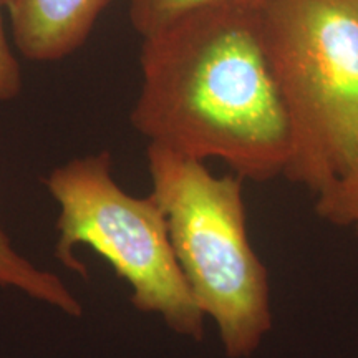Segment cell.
Masks as SVG:
<instances>
[{
  "label": "cell",
  "mask_w": 358,
  "mask_h": 358,
  "mask_svg": "<svg viewBox=\"0 0 358 358\" xmlns=\"http://www.w3.org/2000/svg\"><path fill=\"white\" fill-rule=\"evenodd\" d=\"M111 0H3L13 43L32 62H57L87 42Z\"/></svg>",
  "instance_id": "5"
},
{
  "label": "cell",
  "mask_w": 358,
  "mask_h": 358,
  "mask_svg": "<svg viewBox=\"0 0 358 358\" xmlns=\"http://www.w3.org/2000/svg\"><path fill=\"white\" fill-rule=\"evenodd\" d=\"M151 198L192 299L217 327L229 358H248L272 329L271 282L245 221L243 181L204 161L148 145Z\"/></svg>",
  "instance_id": "2"
},
{
  "label": "cell",
  "mask_w": 358,
  "mask_h": 358,
  "mask_svg": "<svg viewBox=\"0 0 358 358\" xmlns=\"http://www.w3.org/2000/svg\"><path fill=\"white\" fill-rule=\"evenodd\" d=\"M266 2L267 0H128V15L133 29L145 38L199 8L221 6L261 8Z\"/></svg>",
  "instance_id": "7"
},
{
  "label": "cell",
  "mask_w": 358,
  "mask_h": 358,
  "mask_svg": "<svg viewBox=\"0 0 358 358\" xmlns=\"http://www.w3.org/2000/svg\"><path fill=\"white\" fill-rule=\"evenodd\" d=\"M3 0H0V101H8L20 93L22 73L3 27Z\"/></svg>",
  "instance_id": "9"
},
{
  "label": "cell",
  "mask_w": 358,
  "mask_h": 358,
  "mask_svg": "<svg viewBox=\"0 0 358 358\" xmlns=\"http://www.w3.org/2000/svg\"><path fill=\"white\" fill-rule=\"evenodd\" d=\"M0 285L13 287L20 292L60 308L71 317L82 315V303L73 297L60 277L40 268L13 248L6 231L0 226Z\"/></svg>",
  "instance_id": "6"
},
{
  "label": "cell",
  "mask_w": 358,
  "mask_h": 358,
  "mask_svg": "<svg viewBox=\"0 0 358 358\" xmlns=\"http://www.w3.org/2000/svg\"><path fill=\"white\" fill-rule=\"evenodd\" d=\"M259 15L292 133L284 176L317 194L358 150V0H267Z\"/></svg>",
  "instance_id": "3"
},
{
  "label": "cell",
  "mask_w": 358,
  "mask_h": 358,
  "mask_svg": "<svg viewBox=\"0 0 358 358\" xmlns=\"http://www.w3.org/2000/svg\"><path fill=\"white\" fill-rule=\"evenodd\" d=\"M45 185L60 208L55 256L66 268L87 277L73 248L88 245L129 285L138 310L156 313L179 335L203 338L206 317L174 257L166 217L151 194L136 198L120 187L108 151L55 168Z\"/></svg>",
  "instance_id": "4"
},
{
  "label": "cell",
  "mask_w": 358,
  "mask_h": 358,
  "mask_svg": "<svg viewBox=\"0 0 358 358\" xmlns=\"http://www.w3.org/2000/svg\"><path fill=\"white\" fill-rule=\"evenodd\" d=\"M315 198L317 216L332 226L350 227L358 236V150L345 171Z\"/></svg>",
  "instance_id": "8"
},
{
  "label": "cell",
  "mask_w": 358,
  "mask_h": 358,
  "mask_svg": "<svg viewBox=\"0 0 358 358\" xmlns=\"http://www.w3.org/2000/svg\"><path fill=\"white\" fill-rule=\"evenodd\" d=\"M131 124L150 145L219 159L250 181L284 176L289 116L259 8L206 7L143 38Z\"/></svg>",
  "instance_id": "1"
}]
</instances>
